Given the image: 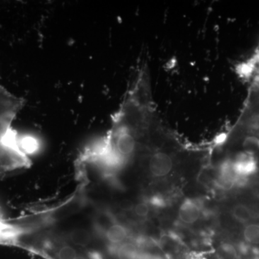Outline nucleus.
Masks as SVG:
<instances>
[{
	"label": "nucleus",
	"instance_id": "nucleus-2",
	"mask_svg": "<svg viewBox=\"0 0 259 259\" xmlns=\"http://www.w3.org/2000/svg\"><path fill=\"white\" fill-rule=\"evenodd\" d=\"M24 248L47 259H94L88 252L66 240H45L40 243H29Z\"/></svg>",
	"mask_w": 259,
	"mask_h": 259
},
{
	"label": "nucleus",
	"instance_id": "nucleus-1",
	"mask_svg": "<svg viewBox=\"0 0 259 259\" xmlns=\"http://www.w3.org/2000/svg\"><path fill=\"white\" fill-rule=\"evenodd\" d=\"M23 105V99L0 85V178L30 164L23 137L13 128V121Z\"/></svg>",
	"mask_w": 259,
	"mask_h": 259
},
{
	"label": "nucleus",
	"instance_id": "nucleus-4",
	"mask_svg": "<svg viewBox=\"0 0 259 259\" xmlns=\"http://www.w3.org/2000/svg\"><path fill=\"white\" fill-rule=\"evenodd\" d=\"M232 166L237 176L245 177L253 175L257 170V160L253 151L239 152L233 159H230Z\"/></svg>",
	"mask_w": 259,
	"mask_h": 259
},
{
	"label": "nucleus",
	"instance_id": "nucleus-10",
	"mask_svg": "<svg viewBox=\"0 0 259 259\" xmlns=\"http://www.w3.org/2000/svg\"><path fill=\"white\" fill-rule=\"evenodd\" d=\"M134 214L137 217L144 218L147 217L150 212V207L146 202H140L136 204L134 209Z\"/></svg>",
	"mask_w": 259,
	"mask_h": 259
},
{
	"label": "nucleus",
	"instance_id": "nucleus-7",
	"mask_svg": "<svg viewBox=\"0 0 259 259\" xmlns=\"http://www.w3.org/2000/svg\"><path fill=\"white\" fill-rule=\"evenodd\" d=\"M215 259H239L240 253L234 245L231 243H222L214 250Z\"/></svg>",
	"mask_w": 259,
	"mask_h": 259
},
{
	"label": "nucleus",
	"instance_id": "nucleus-11",
	"mask_svg": "<svg viewBox=\"0 0 259 259\" xmlns=\"http://www.w3.org/2000/svg\"><path fill=\"white\" fill-rule=\"evenodd\" d=\"M257 139V149H259V134L258 136H255Z\"/></svg>",
	"mask_w": 259,
	"mask_h": 259
},
{
	"label": "nucleus",
	"instance_id": "nucleus-6",
	"mask_svg": "<svg viewBox=\"0 0 259 259\" xmlns=\"http://www.w3.org/2000/svg\"><path fill=\"white\" fill-rule=\"evenodd\" d=\"M202 211L199 204L194 199H187L181 204L179 208L178 218L185 224H193L201 217Z\"/></svg>",
	"mask_w": 259,
	"mask_h": 259
},
{
	"label": "nucleus",
	"instance_id": "nucleus-8",
	"mask_svg": "<svg viewBox=\"0 0 259 259\" xmlns=\"http://www.w3.org/2000/svg\"><path fill=\"white\" fill-rule=\"evenodd\" d=\"M232 215L237 221L241 223L249 222L252 218V212L246 205L236 204L232 209Z\"/></svg>",
	"mask_w": 259,
	"mask_h": 259
},
{
	"label": "nucleus",
	"instance_id": "nucleus-9",
	"mask_svg": "<svg viewBox=\"0 0 259 259\" xmlns=\"http://www.w3.org/2000/svg\"><path fill=\"white\" fill-rule=\"evenodd\" d=\"M245 242L251 245H259V225L250 224L243 231Z\"/></svg>",
	"mask_w": 259,
	"mask_h": 259
},
{
	"label": "nucleus",
	"instance_id": "nucleus-3",
	"mask_svg": "<svg viewBox=\"0 0 259 259\" xmlns=\"http://www.w3.org/2000/svg\"><path fill=\"white\" fill-rule=\"evenodd\" d=\"M147 166L151 176L163 177L171 173L174 167L173 156L164 150H156L148 156Z\"/></svg>",
	"mask_w": 259,
	"mask_h": 259
},
{
	"label": "nucleus",
	"instance_id": "nucleus-5",
	"mask_svg": "<svg viewBox=\"0 0 259 259\" xmlns=\"http://www.w3.org/2000/svg\"><path fill=\"white\" fill-rule=\"evenodd\" d=\"M128 231L125 226L115 223L105 230L103 236L110 245L109 249H110L128 243L126 242L128 238Z\"/></svg>",
	"mask_w": 259,
	"mask_h": 259
}]
</instances>
